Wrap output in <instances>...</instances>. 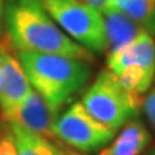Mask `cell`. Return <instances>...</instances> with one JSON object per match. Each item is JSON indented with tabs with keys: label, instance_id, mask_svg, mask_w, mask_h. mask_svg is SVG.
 I'll return each instance as SVG.
<instances>
[{
	"label": "cell",
	"instance_id": "cell-1",
	"mask_svg": "<svg viewBox=\"0 0 155 155\" xmlns=\"http://www.w3.org/2000/svg\"><path fill=\"white\" fill-rule=\"evenodd\" d=\"M4 27L16 51L93 61L92 52L75 43L58 27L40 0H5Z\"/></svg>",
	"mask_w": 155,
	"mask_h": 155
},
{
	"label": "cell",
	"instance_id": "cell-2",
	"mask_svg": "<svg viewBox=\"0 0 155 155\" xmlns=\"http://www.w3.org/2000/svg\"><path fill=\"white\" fill-rule=\"evenodd\" d=\"M16 53L30 85L56 114L71 102L91 78V69L85 61L51 53Z\"/></svg>",
	"mask_w": 155,
	"mask_h": 155
},
{
	"label": "cell",
	"instance_id": "cell-3",
	"mask_svg": "<svg viewBox=\"0 0 155 155\" xmlns=\"http://www.w3.org/2000/svg\"><path fill=\"white\" fill-rule=\"evenodd\" d=\"M80 102L97 120L118 130L138 114L142 98L125 89L118 76L106 69L97 75Z\"/></svg>",
	"mask_w": 155,
	"mask_h": 155
},
{
	"label": "cell",
	"instance_id": "cell-4",
	"mask_svg": "<svg viewBox=\"0 0 155 155\" xmlns=\"http://www.w3.org/2000/svg\"><path fill=\"white\" fill-rule=\"evenodd\" d=\"M58 27L89 52L107 51L105 18L100 9L79 0H40Z\"/></svg>",
	"mask_w": 155,
	"mask_h": 155
},
{
	"label": "cell",
	"instance_id": "cell-5",
	"mask_svg": "<svg viewBox=\"0 0 155 155\" xmlns=\"http://www.w3.org/2000/svg\"><path fill=\"white\" fill-rule=\"evenodd\" d=\"M53 136L67 146L83 154L102 150L115 137L116 130L92 116L81 102H72L52 128Z\"/></svg>",
	"mask_w": 155,
	"mask_h": 155
},
{
	"label": "cell",
	"instance_id": "cell-6",
	"mask_svg": "<svg viewBox=\"0 0 155 155\" xmlns=\"http://www.w3.org/2000/svg\"><path fill=\"white\" fill-rule=\"evenodd\" d=\"M7 35L0 38V111L3 122H8L18 105L31 89L17 53L13 52Z\"/></svg>",
	"mask_w": 155,
	"mask_h": 155
},
{
	"label": "cell",
	"instance_id": "cell-7",
	"mask_svg": "<svg viewBox=\"0 0 155 155\" xmlns=\"http://www.w3.org/2000/svg\"><path fill=\"white\" fill-rule=\"evenodd\" d=\"M130 66L155 76V41L153 35L146 31H141L127 45L109 52L107 69L115 75Z\"/></svg>",
	"mask_w": 155,
	"mask_h": 155
},
{
	"label": "cell",
	"instance_id": "cell-8",
	"mask_svg": "<svg viewBox=\"0 0 155 155\" xmlns=\"http://www.w3.org/2000/svg\"><path fill=\"white\" fill-rule=\"evenodd\" d=\"M57 116L58 114L52 110L47 101L35 89L31 88L22 102L18 105L12 118L4 123L14 124L28 132L56 138L53 136L52 128Z\"/></svg>",
	"mask_w": 155,
	"mask_h": 155
},
{
	"label": "cell",
	"instance_id": "cell-9",
	"mask_svg": "<svg viewBox=\"0 0 155 155\" xmlns=\"http://www.w3.org/2000/svg\"><path fill=\"white\" fill-rule=\"evenodd\" d=\"M5 125L16 145L17 155H85L57 138L28 132L14 124L5 123Z\"/></svg>",
	"mask_w": 155,
	"mask_h": 155
},
{
	"label": "cell",
	"instance_id": "cell-10",
	"mask_svg": "<svg viewBox=\"0 0 155 155\" xmlns=\"http://www.w3.org/2000/svg\"><path fill=\"white\" fill-rule=\"evenodd\" d=\"M151 142L147 128L140 120H129L115 138L100 150L98 155H140Z\"/></svg>",
	"mask_w": 155,
	"mask_h": 155
},
{
	"label": "cell",
	"instance_id": "cell-11",
	"mask_svg": "<svg viewBox=\"0 0 155 155\" xmlns=\"http://www.w3.org/2000/svg\"><path fill=\"white\" fill-rule=\"evenodd\" d=\"M106 26V38H107V52H114L119 48L127 45L129 41L143 31L133 19L127 14L107 4L102 11Z\"/></svg>",
	"mask_w": 155,
	"mask_h": 155
},
{
	"label": "cell",
	"instance_id": "cell-12",
	"mask_svg": "<svg viewBox=\"0 0 155 155\" xmlns=\"http://www.w3.org/2000/svg\"><path fill=\"white\" fill-rule=\"evenodd\" d=\"M109 4L127 14L143 31L155 35V0H115Z\"/></svg>",
	"mask_w": 155,
	"mask_h": 155
},
{
	"label": "cell",
	"instance_id": "cell-13",
	"mask_svg": "<svg viewBox=\"0 0 155 155\" xmlns=\"http://www.w3.org/2000/svg\"><path fill=\"white\" fill-rule=\"evenodd\" d=\"M141 109L143 110L145 115H146L150 125H151L155 130V88L150 91L142 98Z\"/></svg>",
	"mask_w": 155,
	"mask_h": 155
},
{
	"label": "cell",
	"instance_id": "cell-14",
	"mask_svg": "<svg viewBox=\"0 0 155 155\" xmlns=\"http://www.w3.org/2000/svg\"><path fill=\"white\" fill-rule=\"evenodd\" d=\"M0 155H17L16 145H14L12 137L9 136L8 129L7 134L0 138Z\"/></svg>",
	"mask_w": 155,
	"mask_h": 155
},
{
	"label": "cell",
	"instance_id": "cell-15",
	"mask_svg": "<svg viewBox=\"0 0 155 155\" xmlns=\"http://www.w3.org/2000/svg\"><path fill=\"white\" fill-rule=\"evenodd\" d=\"M79 2H83L85 4H89V5L94 7L97 9H100L101 12L106 8V5L109 4V0H79Z\"/></svg>",
	"mask_w": 155,
	"mask_h": 155
},
{
	"label": "cell",
	"instance_id": "cell-16",
	"mask_svg": "<svg viewBox=\"0 0 155 155\" xmlns=\"http://www.w3.org/2000/svg\"><path fill=\"white\" fill-rule=\"evenodd\" d=\"M4 8L5 0H0V38L4 35Z\"/></svg>",
	"mask_w": 155,
	"mask_h": 155
},
{
	"label": "cell",
	"instance_id": "cell-17",
	"mask_svg": "<svg viewBox=\"0 0 155 155\" xmlns=\"http://www.w3.org/2000/svg\"><path fill=\"white\" fill-rule=\"evenodd\" d=\"M5 134H7V125L3 122V123H0V138L4 137Z\"/></svg>",
	"mask_w": 155,
	"mask_h": 155
},
{
	"label": "cell",
	"instance_id": "cell-18",
	"mask_svg": "<svg viewBox=\"0 0 155 155\" xmlns=\"http://www.w3.org/2000/svg\"><path fill=\"white\" fill-rule=\"evenodd\" d=\"M111 2H115V0H109V3H111Z\"/></svg>",
	"mask_w": 155,
	"mask_h": 155
},
{
	"label": "cell",
	"instance_id": "cell-19",
	"mask_svg": "<svg viewBox=\"0 0 155 155\" xmlns=\"http://www.w3.org/2000/svg\"><path fill=\"white\" fill-rule=\"evenodd\" d=\"M150 155H155V151H154V153H151V154H150Z\"/></svg>",
	"mask_w": 155,
	"mask_h": 155
},
{
	"label": "cell",
	"instance_id": "cell-20",
	"mask_svg": "<svg viewBox=\"0 0 155 155\" xmlns=\"http://www.w3.org/2000/svg\"><path fill=\"white\" fill-rule=\"evenodd\" d=\"M154 81H155V76H154Z\"/></svg>",
	"mask_w": 155,
	"mask_h": 155
}]
</instances>
